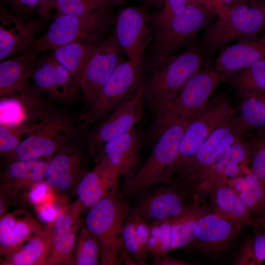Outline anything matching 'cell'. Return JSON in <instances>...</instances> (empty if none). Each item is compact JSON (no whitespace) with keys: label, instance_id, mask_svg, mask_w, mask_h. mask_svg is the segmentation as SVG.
I'll return each instance as SVG.
<instances>
[{"label":"cell","instance_id":"6da1fadb","mask_svg":"<svg viewBox=\"0 0 265 265\" xmlns=\"http://www.w3.org/2000/svg\"><path fill=\"white\" fill-rule=\"evenodd\" d=\"M217 15L204 32L199 48L203 54L213 55L234 42L257 40L265 32L263 0L233 5Z\"/></svg>","mask_w":265,"mask_h":265},{"label":"cell","instance_id":"7a4b0ae2","mask_svg":"<svg viewBox=\"0 0 265 265\" xmlns=\"http://www.w3.org/2000/svg\"><path fill=\"white\" fill-rule=\"evenodd\" d=\"M246 131L234 113L202 144L195 155L177 169L175 179L195 193L207 191L217 173L215 166L221 156Z\"/></svg>","mask_w":265,"mask_h":265},{"label":"cell","instance_id":"3957f363","mask_svg":"<svg viewBox=\"0 0 265 265\" xmlns=\"http://www.w3.org/2000/svg\"><path fill=\"white\" fill-rule=\"evenodd\" d=\"M203 53L194 45L180 54L153 62V70L143 82L144 98L157 114L178 96L203 62Z\"/></svg>","mask_w":265,"mask_h":265},{"label":"cell","instance_id":"277c9868","mask_svg":"<svg viewBox=\"0 0 265 265\" xmlns=\"http://www.w3.org/2000/svg\"><path fill=\"white\" fill-rule=\"evenodd\" d=\"M191 119L168 126L155 140L149 157L125 186L123 193L131 199L155 185L167 183L175 174L185 130Z\"/></svg>","mask_w":265,"mask_h":265},{"label":"cell","instance_id":"5b68a950","mask_svg":"<svg viewBox=\"0 0 265 265\" xmlns=\"http://www.w3.org/2000/svg\"><path fill=\"white\" fill-rule=\"evenodd\" d=\"M130 210L128 198L118 190L89 208L85 225L99 241L101 265L121 264L123 229Z\"/></svg>","mask_w":265,"mask_h":265},{"label":"cell","instance_id":"8992f818","mask_svg":"<svg viewBox=\"0 0 265 265\" xmlns=\"http://www.w3.org/2000/svg\"><path fill=\"white\" fill-rule=\"evenodd\" d=\"M229 75L208 68L197 72L175 99L156 114L151 129V138L156 140L168 126L191 119L206 105L213 91L225 81Z\"/></svg>","mask_w":265,"mask_h":265},{"label":"cell","instance_id":"52a82bcc","mask_svg":"<svg viewBox=\"0 0 265 265\" xmlns=\"http://www.w3.org/2000/svg\"><path fill=\"white\" fill-rule=\"evenodd\" d=\"M142 60L119 61L94 103L77 119L83 130L98 123L142 87Z\"/></svg>","mask_w":265,"mask_h":265},{"label":"cell","instance_id":"ba28073f","mask_svg":"<svg viewBox=\"0 0 265 265\" xmlns=\"http://www.w3.org/2000/svg\"><path fill=\"white\" fill-rule=\"evenodd\" d=\"M80 130L69 113L55 109L38 129L22 141L7 159L9 162L51 158Z\"/></svg>","mask_w":265,"mask_h":265},{"label":"cell","instance_id":"9c48e42d","mask_svg":"<svg viewBox=\"0 0 265 265\" xmlns=\"http://www.w3.org/2000/svg\"><path fill=\"white\" fill-rule=\"evenodd\" d=\"M210 13L201 5L188 2L180 14L157 31L152 50L154 62L174 55L183 47L193 46L199 32L207 26Z\"/></svg>","mask_w":265,"mask_h":265},{"label":"cell","instance_id":"30bf717a","mask_svg":"<svg viewBox=\"0 0 265 265\" xmlns=\"http://www.w3.org/2000/svg\"><path fill=\"white\" fill-rule=\"evenodd\" d=\"M111 20L106 10L83 16L57 15L31 50L39 53L80 41L105 29Z\"/></svg>","mask_w":265,"mask_h":265},{"label":"cell","instance_id":"8fae6325","mask_svg":"<svg viewBox=\"0 0 265 265\" xmlns=\"http://www.w3.org/2000/svg\"><path fill=\"white\" fill-rule=\"evenodd\" d=\"M163 184L131 209L129 215L140 217L150 224L171 221L181 214L195 193L175 179Z\"/></svg>","mask_w":265,"mask_h":265},{"label":"cell","instance_id":"7c38bea8","mask_svg":"<svg viewBox=\"0 0 265 265\" xmlns=\"http://www.w3.org/2000/svg\"><path fill=\"white\" fill-rule=\"evenodd\" d=\"M234 113L232 105L226 97H216L207 103L191 118L185 130L176 171L182 164L191 158L212 132Z\"/></svg>","mask_w":265,"mask_h":265},{"label":"cell","instance_id":"4fadbf2b","mask_svg":"<svg viewBox=\"0 0 265 265\" xmlns=\"http://www.w3.org/2000/svg\"><path fill=\"white\" fill-rule=\"evenodd\" d=\"M144 99L142 87L132 98L98 122L87 137L91 157L97 158L106 143L134 128L142 117Z\"/></svg>","mask_w":265,"mask_h":265},{"label":"cell","instance_id":"5bb4252c","mask_svg":"<svg viewBox=\"0 0 265 265\" xmlns=\"http://www.w3.org/2000/svg\"><path fill=\"white\" fill-rule=\"evenodd\" d=\"M142 6L129 7L119 14L114 34L120 47L129 59L142 60L143 54L150 42L154 17Z\"/></svg>","mask_w":265,"mask_h":265},{"label":"cell","instance_id":"9a60e30c","mask_svg":"<svg viewBox=\"0 0 265 265\" xmlns=\"http://www.w3.org/2000/svg\"><path fill=\"white\" fill-rule=\"evenodd\" d=\"M87 172L80 148L72 140L50 158L44 181L61 197L76 188Z\"/></svg>","mask_w":265,"mask_h":265},{"label":"cell","instance_id":"2e32d148","mask_svg":"<svg viewBox=\"0 0 265 265\" xmlns=\"http://www.w3.org/2000/svg\"><path fill=\"white\" fill-rule=\"evenodd\" d=\"M241 228L215 213L211 207L199 219L190 244L204 256L216 259L227 250Z\"/></svg>","mask_w":265,"mask_h":265},{"label":"cell","instance_id":"e0dca14e","mask_svg":"<svg viewBox=\"0 0 265 265\" xmlns=\"http://www.w3.org/2000/svg\"><path fill=\"white\" fill-rule=\"evenodd\" d=\"M114 33L99 46L82 77L80 88L83 106L96 101L119 62L121 50Z\"/></svg>","mask_w":265,"mask_h":265},{"label":"cell","instance_id":"ac0fdd59","mask_svg":"<svg viewBox=\"0 0 265 265\" xmlns=\"http://www.w3.org/2000/svg\"><path fill=\"white\" fill-rule=\"evenodd\" d=\"M33 87L23 93L0 97V125L38 123L55 109Z\"/></svg>","mask_w":265,"mask_h":265},{"label":"cell","instance_id":"d6986e66","mask_svg":"<svg viewBox=\"0 0 265 265\" xmlns=\"http://www.w3.org/2000/svg\"><path fill=\"white\" fill-rule=\"evenodd\" d=\"M143 142L142 133L139 129L133 128L129 132L106 143L99 156L106 158L116 169L126 186L140 168V149Z\"/></svg>","mask_w":265,"mask_h":265},{"label":"cell","instance_id":"ffe728a7","mask_svg":"<svg viewBox=\"0 0 265 265\" xmlns=\"http://www.w3.org/2000/svg\"><path fill=\"white\" fill-rule=\"evenodd\" d=\"M95 167L87 172L78 183L77 199L89 209L118 190L119 175L105 157L99 156Z\"/></svg>","mask_w":265,"mask_h":265},{"label":"cell","instance_id":"44dd1931","mask_svg":"<svg viewBox=\"0 0 265 265\" xmlns=\"http://www.w3.org/2000/svg\"><path fill=\"white\" fill-rule=\"evenodd\" d=\"M207 191L212 198L211 209L219 216L242 228L258 225L252 213L229 185L222 170L217 173Z\"/></svg>","mask_w":265,"mask_h":265},{"label":"cell","instance_id":"7402d4cb","mask_svg":"<svg viewBox=\"0 0 265 265\" xmlns=\"http://www.w3.org/2000/svg\"><path fill=\"white\" fill-rule=\"evenodd\" d=\"M0 21V60L32 47L37 39V22L24 21L3 10H1Z\"/></svg>","mask_w":265,"mask_h":265},{"label":"cell","instance_id":"603a6c76","mask_svg":"<svg viewBox=\"0 0 265 265\" xmlns=\"http://www.w3.org/2000/svg\"><path fill=\"white\" fill-rule=\"evenodd\" d=\"M37 54L31 50L0 63V97L25 92L32 87L31 76L38 61Z\"/></svg>","mask_w":265,"mask_h":265},{"label":"cell","instance_id":"cb8c5ba5","mask_svg":"<svg viewBox=\"0 0 265 265\" xmlns=\"http://www.w3.org/2000/svg\"><path fill=\"white\" fill-rule=\"evenodd\" d=\"M49 161L40 158L9 161L2 174L0 191L12 196L22 190H29L44 180Z\"/></svg>","mask_w":265,"mask_h":265},{"label":"cell","instance_id":"d4e9b609","mask_svg":"<svg viewBox=\"0 0 265 265\" xmlns=\"http://www.w3.org/2000/svg\"><path fill=\"white\" fill-rule=\"evenodd\" d=\"M263 60H265V32L257 40L238 42L221 50L214 70L231 74Z\"/></svg>","mask_w":265,"mask_h":265},{"label":"cell","instance_id":"484cf974","mask_svg":"<svg viewBox=\"0 0 265 265\" xmlns=\"http://www.w3.org/2000/svg\"><path fill=\"white\" fill-rule=\"evenodd\" d=\"M211 208L195 193L185 211L170 222L171 250L190 245L194 238L197 223L201 216Z\"/></svg>","mask_w":265,"mask_h":265},{"label":"cell","instance_id":"4316f807","mask_svg":"<svg viewBox=\"0 0 265 265\" xmlns=\"http://www.w3.org/2000/svg\"><path fill=\"white\" fill-rule=\"evenodd\" d=\"M54 243L47 225L20 248L2 260V265H46Z\"/></svg>","mask_w":265,"mask_h":265},{"label":"cell","instance_id":"83f0119b","mask_svg":"<svg viewBox=\"0 0 265 265\" xmlns=\"http://www.w3.org/2000/svg\"><path fill=\"white\" fill-rule=\"evenodd\" d=\"M98 47L75 42L54 50L53 56L70 72L80 86L84 73Z\"/></svg>","mask_w":265,"mask_h":265},{"label":"cell","instance_id":"f1b7e54d","mask_svg":"<svg viewBox=\"0 0 265 265\" xmlns=\"http://www.w3.org/2000/svg\"><path fill=\"white\" fill-rule=\"evenodd\" d=\"M228 183L251 213L258 216L265 212V183L251 171L228 180Z\"/></svg>","mask_w":265,"mask_h":265},{"label":"cell","instance_id":"f546056e","mask_svg":"<svg viewBox=\"0 0 265 265\" xmlns=\"http://www.w3.org/2000/svg\"><path fill=\"white\" fill-rule=\"evenodd\" d=\"M239 94L242 100L237 118L245 131L265 127V92Z\"/></svg>","mask_w":265,"mask_h":265},{"label":"cell","instance_id":"4dcf8cb0","mask_svg":"<svg viewBox=\"0 0 265 265\" xmlns=\"http://www.w3.org/2000/svg\"><path fill=\"white\" fill-rule=\"evenodd\" d=\"M225 82L230 84L239 94L265 92V60L229 74Z\"/></svg>","mask_w":265,"mask_h":265},{"label":"cell","instance_id":"1f68e13d","mask_svg":"<svg viewBox=\"0 0 265 265\" xmlns=\"http://www.w3.org/2000/svg\"><path fill=\"white\" fill-rule=\"evenodd\" d=\"M56 60L53 56L38 61L32 71V86L38 92L45 94L48 98L56 101L57 80Z\"/></svg>","mask_w":265,"mask_h":265},{"label":"cell","instance_id":"d6a6232c","mask_svg":"<svg viewBox=\"0 0 265 265\" xmlns=\"http://www.w3.org/2000/svg\"><path fill=\"white\" fill-rule=\"evenodd\" d=\"M81 225L80 219L54 243L46 265H76L75 248Z\"/></svg>","mask_w":265,"mask_h":265},{"label":"cell","instance_id":"836d02e7","mask_svg":"<svg viewBox=\"0 0 265 265\" xmlns=\"http://www.w3.org/2000/svg\"><path fill=\"white\" fill-rule=\"evenodd\" d=\"M101 246L97 238L85 226L81 227L75 248L76 265L101 264Z\"/></svg>","mask_w":265,"mask_h":265},{"label":"cell","instance_id":"e575fe53","mask_svg":"<svg viewBox=\"0 0 265 265\" xmlns=\"http://www.w3.org/2000/svg\"><path fill=\"white\" fill-rule=\"evenodd\" d=\"M43 122L14 125H0V156L7 159L24 140L23 138L26 137L38 129Z\"/></svg>","mask_w":265,"mask_h":265},{"label":"cell","instance_id":"d590c367","mask_svg":"<svg viewBox=\"0 0 265 265\" xmlns=\"http://www.w3.org/2000/svg\"><path fill=\"white\" fill-rule=\"evenodd\" d=\"M43 229L40 223L31 215L22 211H18L12 231L10 246L7 256L20 248L30 239L41 233Z\"/></svg>","mask_w":265,"mask_h":265},{"label":"cell","instance_id":"8d00e7d4","mask_svg":"<svg viewBox=\"0 0 265 265\" xmlns=\"http://www.w3.org/2000/svg\"><path fill=\"white\" fill-rule=\"evenodd\" d=\"M84 208L77 199L63 208L56 218L49 223L48 226L51 231L54 243L81 219V214Z\"/></svg>","mask_w":265,"mask_h":265},{"label":"cell","instance_id":"74e56055","mask_svg":"<svg viewBox=\"0 0 265 265\" xmlns=\"http://www.w3.org/2000/svg\"><path fill=\"white\" fill-rule=\"evenodd\" d=\"M110 5L101 0H57V15L83 16L106 10Z\"/></svg>","mask_w":265,"mask_h":265},{"label":"cell","instance_id":"f35d334b","mask_svg":"<svg viewBox=\"0 0 265 265\" xmlns=\"http://www.w3.org/2000/svg\"><path fill=\"white\" fill-rule=\"evenodd\" d=\"M122 238L125 248L137 265H145L148 253L141 244L136 233L134 221L129 216L123 229Z\"/></svg>","mask_w":265,"mask_h":265},{"label":"cell","instance_id":"ab89813d","mask_svg":"<svg viewBox=\"0 0 265 265\" xmlns=\"http://www.w3.org/2000/svg\"><path fill=\"white\" fill-rule=\"evenodd\" d=\"M187 3L188 0H162V9L154 17L153 24L156 30L166 26L184 10Z\"/></svg>","mask_w":265,"mask_h":265},{"label":"cell","instance_id":"60d3db41","mask_svg":"<svg viewBox=\"0 0 265 265\" xmlns=\"http://www.w3.org/2000/svg\"><path fill=\"white\" fill-rule=\"evenodd\" d=\"M249 146L250 171L265 183V135L256 138Z\"/></svg>","mask_w":265,"mask_h":265},{"label":"cell","instance_id":"b9f144b4","mask_svg":"<svg viewBox=\"0 0 265 265\" xmlns=\"http://www.w3.org/2000/svg\"><path fill=\"white\" fill-rule=\"evenodd\" d=\"M18 212L4 214L0 219V255H7L10 246L13 229L15 225Z\"/></svg>","mask_w":265,"mask_h":265},{"label":"cell","instance_id":"7bdbcfd3","mask_svg":"<svg viewBox=\"0 0 265 265\" xmlns=\"http://www.w3.org/2000/svg\"><path fill=\"white\" fill-rule=\"evenodd\" d=\"M52 191V189L44 180L39 182L29 189L28 195L29 201L36 206L53 202L51 197Z\"/></svg>","mask_w":265,"mask_h":265},{"label":"cell","instance_id":"ee69618b","mask_svg":"<svg viewBox=\"0 0 265 265\" xmlns=\"http://www.w3.org/2000/svg\"><path fill=\"white\" fill-rule=\"evenodd\" d=\"M241 139L237 140L229 148L230 161L238 164L241 163L242 166L246 168L250 157V148L249 145L243 143Z\"/></svg>","mask_w":265,"mask_h":265},{"label":"cell","instance_id":"f6af8a7d","mask_svg":"<svg viewBox=\"0 0 265 265\" xmlns=\"http://www.w3.org/2000/svg\"><path fill=\"white\" fill-rule=\"evenodd\" d=\"M129 216L132 217L134 221L136 235L141 244L148 253L147 250L148 242L151 236L150 224L140 217Z\"/></svg>","mask_w":265,"mask_h":265},{"label":"cell","instance_id":"bcb514c9","mask_svg":"<svg viewBox=\"0 0 265 265\" xmlns=\"http://www.w3.org/2000/svg\"><path fill=\"white\" fill-rule=\"evenodd\" d=\"M235 265H257L252 249V239L246 240L235 259Z\"/></svg>","mask_w":265,"mask_h":265},{"label":"cell","instance_id":"7dc6e473","mask_svg":"<svg viewBox=\"0 0 265 265\" xmlns=\"http://www.w3.org/2000/svg\"><path fill=\"white\" fill-rule=\"evenodd\" d=\"M62 209L60 210L53 202H48L36 206L37 212L40 218L49 223L56 218Z\"/></svg>","mask_w":265,"mask_h":265},{"label":"cell","instance_id":"c3c4849f","mask_svg":"<svg viewBox=\"0 0 265 265\" xmlns=\"http://www.w3.org/2000/svg\"><path fill=\"white\" fill-rule=\"evenodd\" d=\"M252 249L257 265L265 261V232L258 233L252 239Z\"/></svg>","mask_w":265,"mask_h":265},{"label":"cell","instance_id":"681fc988","mask_svg":"<svg viewBox=\"0 0 265 265\" xmlns=\"http://www.w3.org/2000/svg\"><path fill=\"white\" fill-rule=\"evenodd\" d=\"M204 7L210 12L217 15L227 8L232 6L235 0H203Z\"/></svg>","mask_w":265,"mask_h":265},{"label":"cell","instance_id":"f907efd6","mask_svg":"<svg viewBox=\"0 0 265 265\" xmlns=\"http://www.w3.org/2000/svg\"><path fill=\"white\" fill-rule=\"evenodd\" d=\"M153 256V263L157 265H187L188 263L168 256L167 254Z\"/></svg>","mask_w":265,"mask_h":265},{"label":"cell","instance_id":"816d5d0a","mask_svg":"<svg viewBox=\"0 0 265 265\" xmlns=\"http://www.w3.org/2000/svg\"><path fill=\"white\" fill-rule=\"evenodd\" d=\"M57 0H40L38 12L40 16L45 20L49 18L52 10L55 8Z\"/></svg>","mask_w":265,"mask_h":265},{"label":"cell","instance_id":"f5cc1de1","mask_svg":"<svg viewBox=\"0 0 265 265\" xmlns=\"http://www.w3.org/2000/svg\"><path fill=\"white\" fill-rule=\"evenodd\" d=\"M40 4V0H19L18 7L21 8H32Z\"/></svg>","mask_w":265,"mask_h":265},{"label":"cell","instance_id":"db71d44e","mask_svg":"<svg viewBox=\"0 0 265 265\" xmlns=\"http://www.w3.org/2000/svg\"><path fill=\"white\" fill-rule=\"evenodd\" d=\"M143 5L147 7H153L158 8L162 5V0H140Z\"/></svg>","mask_w":265,"mask_h":265},{"label":"cell","instance_id":"11a10c76","mask_svg":"<svg viewBox=\"0 0 265 265\" xmlns=\"http://www.w3.org/2000/svg\"><path fill=\"white\" fill-rule=\"evenodd\" d=\"M258 225L260 226L265 232V212L255 217Z\"/></svg>","mask_w":265,"mask_h":265},{"label":"cell","instance_id":"9f6ffc18","mask_svg":"<svg viewBox=\"0 0 265 265\" xmlns=\"http://www.w3.org/2000/svg\"><path fill=\"white\" fill-rule=\"evenodd\" d=\"M109 5H118L123 3L125 0H101Z\"/></svg>","mask_w":265,"mask_h":265},{"label":"cell","instance_id":"6f0895ef","mask_svg":"<svg viewBox=\"0 0 265 265\" xmlns=\"http://www.w3.org/2000/svg\"><path fill=\"white\" fill-rule=\"evenodd\" d=\"M259 0H235L233 5L247 3L252 1H255ZM232 5V6H233Z\"/></svg>","mask_w":265,"mask_h":265},{"label":"cell","instance_id":"680465c9","mask_svg":"<svg viewBox=\"0 0 265 265\" xmlns=\"http://www.w3.org/2000/svg\"><path fill=\"white\" fill-rule=\"evenodd\" d=\"M188 2H191L193 3H196L199 5H201L204 6V0H188Z\"/></svg>","mask_w":265,"mask_h":265},{"label":"cell","instance_id":"91938a15","mask_svg":"<svg viewBox=\"0 0 265 265\" xmlns=\"http://www.w3.org/2000/svg\"><path fill=\"white\" fill-rule=\"evenodd\" d=\"M12 2L15 6L18 7L19 0H7Z\"/></svg>","mask_w":265,"mask_h":265},{"label":"cell","instance_id":"94428289","mask_svg":"<svg viewBox=\"0 0 265 265\" xmlns=\"http://www.w3.org/2000/svg\"><path fill=\"white\" fill-rule=\"evenodd\" d=\"M263 5H264V11H265V0H263Z\"/></svg>","mask_w":265,"mask_h":265},{"label":"cell","instance_id":"6125c7cd","mask_svg":"<svg viewBox=\"0 0 265 265\" xmlns=\"http://www.w3.org/2000/svg\"></svg>","mask_w":265,"mask_h":265}]
</instances>
